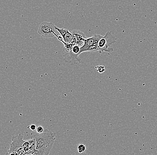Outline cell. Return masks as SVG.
I'll return each mask as SVG.
<instances>
[{"label": "cell", "mask_w": 157, "mask_h": 155, "mask_svg": "<svg viewBox=\"0 0 157 155\" xmlns=\"http://www.w3.org/2000/svg\"><path fill=\"white\" fill-rule=\"evenodd\" d=\"M78 153L80 154L83 153L85 152L86 150V147L83 144H80L78 145Z\"/></svg>", "instance_id": "9c48e42d"}, {"label": "cell", "mask_w": 157, "mask_h": 155, "mask_svg": "<svg viewBox=\"0 0 157 155\" xmlns=\"http://www.w3.org/2000/svg\"><path fill=\"white\" fill-rule=\"evenodd\" d=\"M102 35H95L93 37L86 38L84 44L80 47V54L84 52H96L99 51L98 43Z\"/></svg>", "instance_id": "277c9868"}, {"label": "cell", "mask_w": 157, "mask_h": 155, "mask_svg": "<svg viewBox=\"0 0 157 155\" xmlns=\"http://www.w3.org/2000/svg\"><path fill=\"white\" fill-rule=\"evenodd\" d=\"M56 26L52 22H42L39 25L38 33L44 38H53L55 36H57Z\"/></svg>", "instance_id": "5b68a950"}, {"label": "cell", "mask_w": 157, "mask_h": 155, "mask_svg": "<svg viewBox=\"0 0 157 155\" xmlns=\"http://www.w3.org/2000/svg\"><path fill=\"white\" fill-rule=\"evenodd\" d=\"M80 47L75 45L68 52L64 51V60L66 63L70 64H77L81 63V60L78 57L80 54Z\"/></svg>", "instance_id": "8992f818"}, {"label": "cell", "mask_w": 157, "mask_h": 155, "mask_svg": "<svg viewBox=\"0 0 157 155\" xmlns=\"http://www.w3.org/2000/svg\"><path fill=\"white\" fill-rule=\"evenodd\" d=\"M11 144L10 145V149L6 153L7 155L24 154L23 145L25 140L22 135H19L13 136L12 139Z\"/></svg>", "instance_id": "3957f363"}, {"label": "cell", "mask_w": 157, "mask_h": 155, "mask_svg": "<svg viewBox=\"0 0 157 155\" xmlns=\"http://www.w3.org/2000/svg\"><path fill=\"white\" fill-rule=\"evenodd\" d=\"M32 137L36 139V155H49L56 139V133L48 129H45L42 133H37Z\"/></svg>", "instance_id": "6da1fadb"}, {"label": "cell", "mask_w": 157, "mask_h": 155, "mask_svg": "<svg viewBox=\"0 0 157 155\" xmlns=\"http://www.w3.org/2000/svg\"><path fill=\"white\" fill-rule=\"evenodd\" d=\"M117 38L112 34L110 31H108L105 36H102L98 43L99 52H111L113 51L110 46L116 42Z\"/></svg>", "instance_id": "7a4b0ae2"}, {"label": "cell", "mask_w": 157, "mask_h": 155, "mask_svg": "<svg viewBox=\"0 0 157 155\" xmlns=\"http://www.w3.org/2000/svg\"><path fill=\"white\" fill-rule=\"evenodd\" d=\"M29 128H30V130H33V131H34L36 130V128H37V127H36V126L34 125V124H32L29 126Z\"/></svg>", "instance_id": "7c38bea8"}, {"label": "cell", "mask_w": 157, "mask_h": 155, "mask_svg": "<svg viewBox=\"0 0 157 155\" xmlns=\"http://www.w3.org/2000/svg\"><path fill=\"white\" fill-rule=\"evenodd\" d=\"M57 30L60 34L62 36L65 44H70L71 43L73 40V36L72 33L69 31L67 29L64 28H59L56 26Z\"/></svg>", "instance_id": "ba28073f"}, {"label": "cell", "mask_w": 157, "mask_h": 155, "mask_svg": "<svg viewBox=\"0 0 157 155\" xmlns=\"http://www.w3.org/2000/svg\"><path fill=\"white\" fill-rule=\"evenodd\" d=\"M73 40L72 43L74 45H78L80 47L84 44V41L86 39V36L83 32L79 30H74L72 31Z\"/></svg>", "instance_id": "52a82bcc"}, {"label": "cell", "mask_w": 157, "mask_h": 155, "mask_svg": "<svg viewBox=\"0 0 157 155\" xmlns=\"http://www.w3.org/2000/svg\"><path fill=\"white\" fill-rule=\"evenodd\" d=\"M97 71L98 72L100 73H102L105 71V67L103 66H100L96 67Z\"/></svg>", "instance_id": "30bf717a"}, {"label": "cell", "mask_w": 157, "mask_h": 155, "mask_svg": "<svg viewBox=\"0 0 157 155\" xmlns=\"http://www.w3.org/2000/svg\"><path fill=\"white\" fill-rule=\"evenodd\" d=\"M36 129H37V133H42V132H44V127L41 126H38V127L36 128Z\"/></svg>", "instance_id": "8fae6325"}]
</instances>
